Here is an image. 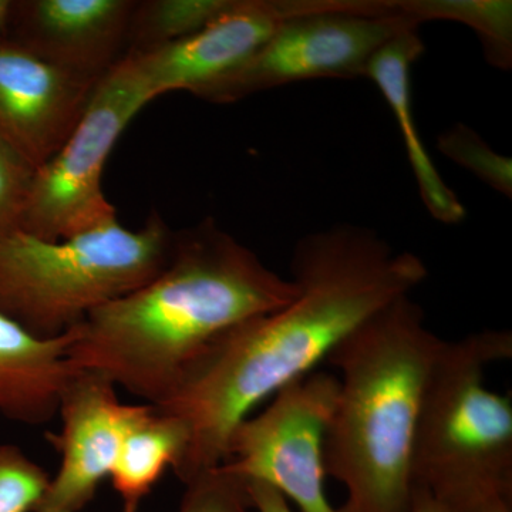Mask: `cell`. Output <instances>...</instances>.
Wrapping results in <instances>:
<instances>
[{
    "instance_id": "17",
    "label": "cell",
    "mask_w": 512,
    "mask_h": 512,
    "mask_svg": "<svg viewBox=\"0 0 512 512\" xmlns=\"http://www.w3.org/2000/svg\"><path fill=\"white\" fill-rule=\"evenodd\" d=\"M232 0H144L137 2L127 36V55L177 42L204 29Z\"/></svg>"
},
{
    "instance_id": "7",
    "label": "cell",
    "mask_w": 512,
    "mask_h": 512,
    "mask_svg": "<svg viewBox=\"0 0 512 512\" xmlns=\"http://www.w3.org/2000/svg\"><path fill=\"white\" fill-rule=\"evenodd\" d=\"M150 101L126 59L104 74L63 146L35 171L18 229L63 241L116 222L101 177L124 128Z\"/></svg>"
},
{
    "instance_id": "4",
    "label": "cell",
    "mask_w": 512,
    "mask_h": 512,
    "mask_svg": "<svg viewBox=\"0 0 512 512\" xmlns=\"http://www.w3.org/2000/svg\"><path fill=\"white\" fill-rule=\"evenodd\" d=\"M173 244L174 232L156 212L137 231L116 221L63 241L2 232L0 315L37 338H59L160 274Z\"/></svg>"
},
{
    "instance_id": "22",
    "label": "cell",
    "mask_w": 512,
    "mask_h": 512,
    "mask_svg": "<svg viewBox=\"0 0 512 512\" xmlns=\"http://www.w3.org/2000/svg\"><path fill=\"white\" fill-rule=\"evenodd\" d=\"M443 508L444 512H512V491H484Z\"/></svg>"
},
{
    "instance_id": "20",
    "label": "cell",
    "mask_w": 512,
    "mask_h": 512,
    "mask_svg": "<svg viewBox=\"0 0 512 512\" xmlns=\"http://www.w3.org/2000/svg\"><path fill=\"white\" fill-rule=\"evenodd\" d=\"M178 512H252L247 481L224 466L211 468L185 483Z\"/></svg>"
},
{
    "instance_id": "16",
    "label": "cell",
    "mask_w": 512,
    "mask_h": 512,
    "mask_svg": "<svg viewBox=\"0 0 512 512\" xmlns=\"http://www.w3.org/2000/svg\"><path fill=\"white\" fill-rule=\"evenodd\" d=\"M397 9L419 26L433 20L468 26L480 40L485 62L495 69H511V0H397Z\"/></svg>"
},
{
    "instance_id": "13",
    "label": "cell",
    "mask_w": 512,
    "mask_h": 512,
    "mask_svg": "<svg viewBox=\"0 0 512 512\" xmlns=\"http://www.w3.org/2000/svg\"><path fill=\"white\" fill-rule=\"evenodd\" d=\"M74 328L59 338L40 339L0 315V417L28 426L55 419L76 370L69 360Z\"/></svg>"
},
{
    "instance_id": "24",
    "label": "cell",
    "mask_w": 512,
    "mask_h": 512,
    "mask_svg": "<svg viewBox=\"0 0 512 512\" xmlns=\"http://www.w3.org/2000/svg\"><path fill=\"white\" fill-rule=\"evenodd\" d=\"M412 512H444L443 505L426 488L416 487L413 495Z\"/></svg>"
},
{
    "instance_id": "10",
    "label": "cell",
    "mask_w": 512,
    "mask_h": 512,
    "mask_svg": "<svg viewBox=\"0 0 512 512\" xmlns=\"http://www.w3.org/2000/svg\"><path fill=\"white\" fill-rule=\"evenodd\" d=\"M316 0H232L200 32L168 45L124 56L154 99L170 92H197L241 66L282 22Z\"/></svg>"
},
{
    "instance_id": "23",
    "label": "cell",
    "mask_w": 512,
    "mask_h": 512,
    "mask_svg": "<svg viewBox=\"0 0 512 512\" xmlns=\"http://www.w3.org/2000/svg\"><path fill=\"white\" fill-rule=\"evenodd\" d=\"M247 485L255 512H292L288 500L274 488L255 481H247Z\"/></svg>"
},
{
    "instance_id": "14",
    "label": "cell",
    "mask_w": 512,
    "mask_h": 512,
    "mask_svg": "<svg viewBox=\"0 0 512 512\" xmlns=\"http://www.w3.org/2000/svg\"><path fill=\"white\" fill-rule=\"evenodd\" d=\"M424 52L426 46L419 28L404 29L373 56L367 64L365 77L376 84L396 119L424 207L441 224L458 225L466 220V205L441 177L414 120L410 80L413 64Z\"/></svg>"
},
{
    "instance_id": "15",
    "label": "cell",
    "mask_w": 512,
    "mask_h": 512,
    "mask_svg": "<svg viewBox=\"0 0 512 512\" xmlns=\"http://www.w3.org/2000/svg\"><path fill=\"white\" fill-rule=\"evenodd\" d=\"M190 446V429L183 420L157 410L153 404L128 430L110 481L124 512H137L168 468L175 470Z\"/></svg>"
},
{
    "instance_id": "1",
    "label": "cell",
    "mask_w": 512,
    "mask_h": 512,
    "mask_svg": "<svg viewBox=\"0 0 512 512\" xmlns=\"http://www.w3.org/2000/svg\"><path fill=\"white\" fill-rule=\"evenodd\" d=\"M291 271L295 301L214 340L154 406L190 429L174 470L181 483L224 464L232 431L258 404L312 373L360 323L429 276L419 256L394 251L373 229L353 224L299 239Z\"/></svg>"
},
{
    "instance_id": "25",
    "label": "cell",
    "mask_w": 512,
    "mask_h": 512,
    "mask_svg": "<svg viewBox=\"0 0 512 512\" xmlns=\"http://www.w3.org/2000/svg\"><path fill=\"white\" fill-rule=\"evenodd\" d=\"M12 0H0V33L5 32Z\"/></svg>"
},
{
    "instance_id": "8",
    "label": "cell",
    "mask_w": 512,
    "mask_h": 512,
    "mask_svg": "<svg viewBox=\"0 0 512 512\" xmlns=\"http://www.w3.org/2000/svg\"><path fill=\"white\" fill-rule=\"evenodd\" d=\"M339 387L338 377L312 372L279 390L264 412L235 427L221 466L269 485L302 512H340L329 503L323 467Z\"/></svg>"
},
{
    "instance_id": "18",
    "label": "cell",
    "mask_w": 512,
    "mask_h": 512,
    "mask_svg": "<svg viewBox=\"0 0 512 512\" xmlns=\"http://www.w3.org/2000/svg\"><path fill=\"white\" fill-rule=\"evenodd\" d=\"M437 150L476 175L491 190L512 198V160L497 153L467 124L457 123L441 133Z\"/></svg>"
},
{
    "instance_id": "9",
    "label": "cell",
    "mask_w": 512,
    "mask_h": 512,
    "mask_svg": "<svg viewBox=\"0 0 512 512\" xmlns=\"http://www.w3.org/2000/svg\"><path fill=\"white\" fill-rule=\"evenodd\" d=\"M109 377L76 369L64 387L62 430L46 433L60 464L35 512H82L110 478L124 437L147 404L121 403Z\"/></svg>"
},
{
    "instance_id": "3",
    "label": "cell",
    "mask_w": 512,
    "mask_h": 512,
    "mask_svg": "<svg viewBox=\"0 0 512 512\" xmlns=\"http://www.w3.org/2000/svg\"><path fill=\"white\" fill-rule=\"evenodd\" d=\"M444 340L410 295L360 323L330 352L339 396L323 444L340 512H412L413 450L424 387Z\"/></svg>"
},
{
    "instance_id": "2",
    "label": "cell",
    "mask_w": 512,
    "mask_h": 512,
    "mask_svg": "<svg viewBox=\"0 0 512 512\" xmlns=\"http://www.w3.org/2000/svg\"><path fill=\"white\" fill-rule=\"evenodd\" d=\"M298 295L292 279L207 218L174 234L160 274L74 328L69 360L156 406L214 340Z\"/></svg>"
},
{
    "instance_id": "12",
    "label": "cell",
    "mask_w": 512,
    "mask_h": 512,
    "mask_svg": "<svg viewBox=\"0 0 512 512\" xmlns=\"http://www.w3.org/2000/svg\"><path fill=\"white\" fill-rule=\"evenodd\" d=\"M136 0H12L5 35L35 55L100 80L126 56Z\"/></svg>"
},
{
    "instance_id": "11",
    "label": "cell",
    "mask_w": 512,
    "mask_h": 512,
    "mask_svg": "<svg viewBox=\"0 0 512 512\" xmlns=\"http://www.w3.org/2000/svg\"><path fill=\"white\" fill-rule=\"evenodd\" d=\"M100 80L69 72L0 33V140L37 170L63 146Z\"/></svg>"
},
{
    "instance_id": "21",
    "label": "cell",
    "mask_w": 512,
    "mask_h": 512,
    "mask_svg": "<svg viewBox=\"0 0 512 512\" xmlns=\"http://www.w3.org/2000/svg\"><path fill=\"white\" fill-rule=\"evenodd\" d=\"M35 171L0 140V234L18 229Z\"/></svg>"
},
{
    "instance_id": "19",
    "label": "cell",
    "mask_w": 512,
    "mask_h": 512,
    "mask_svg": "<svg viewBox=\"0 0 512 512\" xmlns=\"http://www.w3.org/2000/svg\"><path fill=\"white\" fill-rule=\"evenodd\" d=\"M50 476L13 444H0V512H35Z\"/></svg>"
},
{
    "instance_id": "5",
    "label": "cell",
    "mask_w": 512,
    "mask_h": 512,
    "mask_svg": "<svg viewBox=\"0 0 512 512\" xmlns=\"http://www.w3.org/2000/svg\"><path fill=\"white\" fill-rule=\"evenodd\" d=\"M512 357L510 330L444 340L421 397L414 487L441 505L484 491H512L510 394L485 386V370Z\"/></svg>"
},
{
    "instance_id": "6",
    "label": "cell",
    "mask_w": 512,
    "mask_h": 512,
    "mask_svg": "<svg viewBox=\"0 0 512 512\" xmlns=\"http://www.w3.org/2000/svg\"><path fill=\"white\" fill-rule=\"evenodd\" d=\"M413 26L420 28L399 12L396 0H318L282 22L237 69L192 94L228 104L306 80L365 77L373 56Z\"/></svg>"
}]
</instances>
